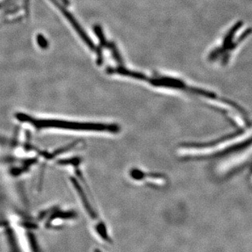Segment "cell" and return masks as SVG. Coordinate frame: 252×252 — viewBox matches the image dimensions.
I'll list each match as a JSON object with an SVG mask.
<instances>
[{
  "label": "cell",
  "mask_w": 252,
  "mask_h": 252,
  "mask_svg": "<svg viewBox=\"0 0 252 252\" xmlns=\"http://www.w3.org/2000/svg\"><path fill=\"white\" fill-rule=\"evenodd\" d=\"M16 119L21 122L29 123L38 129L56 128L61 130L84 131V132H104L116 133L120 128L115 124L69 122L58 119H37L26 114H16Z\"/></svg>",
  "instance_id": "obj_1"
}]
</instances>
